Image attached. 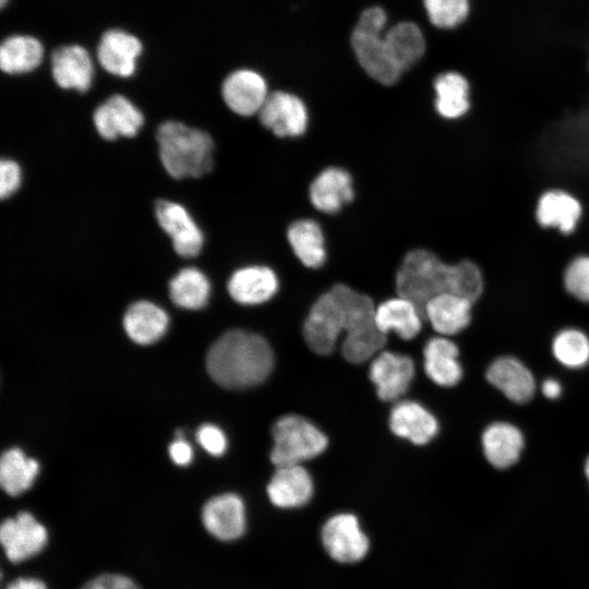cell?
<instances>
[{
	"label": "cell",
	"instance_id": "6da1fadb",
	"mask_svg": "<svg viewBox=\"0 0 589 589\" xmlns=\"http://www.w3.org/2000/svg\"><path fill=\"white\" fill-rule=\"evenodd\" d=\"M395 281L398 296L412 301L421 312L430 299L441 293H455L474 303L485 288L484 273L477 262L461 259L447 263L428 249L409 251Z\"/></svg>",
	"mask_w": 589,
	"mask_h": 589
},
{
	"label": "cell",
	"instance_id": "7a4b0ae2",
	"mask_svg": "<svg viewBox=\"0 0 589 589\" xmlns=\"http://www.w3.org/2000/svg\"><path fill=\"white\" fill-rule=\"evenodd\" d=\"M274 368V353L267 340L254 333L232 329L209 348L206 369L220 386L243 389L264 382Z\"/></svg>",
	"mask_w": 589,
	"mask_h": 589
},
{
	"label": "cell",
	"instance_id": "3957f363",
	"mask_svg": "<svg viewBox=\"0 0 589 589\" xmlns=\"http://www.w3.org/2000/svg\"><path fill=\"white\" fill-rule=\"evenodd\" d=\"M156 141L159 160L173 179L200 178L214 167V141L201 129L167 120L158 125Z\"/></svg>",
	"mask_w": 589,
	"mask_h": 589
},
{
	"label": "cell",
	"instance_id": "277c9868",
	"mask_svg": "<svg viewBox=\"0 0 589 589\" xmlns=\"http://www.w3.org/2000/svg\"><path fill=\"white\" fill-rule=\"evenodd\" d=\"M345 310L346 337L341 344L344 358L362 363L375 356L386 344V335L375 322V306L370 297L344 285H336Z\"/></svg>",
	"mask_w": 589,
	"mask_h": 589
},
{
	"label": "cell",
	"instance_id": "5b68a950",
	"mask_svg": "<svg viewBox=\"0 0 589 589\" xmlns=\"http://www.w3.org/2000/svg\"><path fill=\"white\" fill-rule=\"evenodd\" d=\"M386 13L380 7L364 10L351 35V45L362 69L383 85L397 83L401 73L390 61L384 41Z\"/></svg>",
	"mask_w": 589,
	"mask_h": 589
},
{
	"label": "cell",
	"instance_id": "8992f818",
	"mask_svg": "<svg viewBox=\"0 0 589 589\" xmlns=\"http://www.w3.org/2000/svg\"><path fill=\"white\" fill-rule=\"evenodd\" d=\"M274 445L271 460L277 467L301 465L321 455L327 447L325 434L301 416L279 418L273 429Z\"/></svg>",
	"mask_w": 589,
	"mask_h": 589
},
{
	"label": "cell",
	"instance_id": "52a82bcc",
	"mask_svg": "<svg viewBox=\"0 0 589 589\" xmlns=\"http://www.w3.org/2000/svg\"><path fill=\"white\" fill-rule=\"evenodd\" d=\"M345 312L335 286L321 294L311 306L303 325V337L317 354H329L344 332Z\"/></svg>",
	"mask_w": 589,
	"mask_h": 589
},
{
	"label": "cell",
	"instance_id": "ba28073f",
	"mask_svg": "<svg viewBox=\"0 0 589 589\" xmlns=\"http://www.w3.org/2000/svg\"><path fill=\"white\" fill-rule=\"evenodd\" d=\"M324 549L338 563H357L369 552L370 541L359 519L349 513L328 518L321 532Z\"/></svg>",
	"mask_w": 589,
	"mask_h": 589
},
{
	"label": "cell",
	"instance_id": "9c48e42d",
	"mask_svg": "<svg viewBox=\"0 0 589 589\" xmlns=\"http://www.w3.org/2000/svg\"><path fill=\"white\" fill-rule=\"evenodd\" d=\"M154 214L159 227L169 236L178 255L194 257L200 254L204 236L183 205L159 199L155 202Z\"/></svg>",
	"mask_w": 589,
	"mask_h": 589
},
{
	"label": "cell",
	"instance_id": "30bf717a",
	"mask_svg": "<svg viewBox=\"0 0 589 589\" xmlns=\"http://www.w3.org/2000/svg\"><path fill=\"white\" fill-rule=\"evenodd\" d=\"M257 115L260 122L279 137L300 136L308 128L306 106L292 93H271Z\"/></svg>",
	"mask_w": 589,
	"mask_h": 589
},
{
	"label": "cell",
	"instance_id": "8fae6325",
	"mask_svg": "<svg viewBox=\"0 0 589 589\" xmlns=\"http://www.w3.org/2000/svg\"><path fill=\"white\" fill-rule=\"evenodd\" d=\"M484 377L492 387L513 404L529 402L537 390L533 373L514 356L495 358L486 368Z\"/></svg>",
	"mask_w": 589,
	"mask_h": 589
},
{
	"label": "cell",
	"instance_id": "7c38bea8",
	"mask_svg": "<svg viewBox=\"0 0 589 589\" xmlns=\"http://www.w3.org/2000/svg\"><path fill=\"white\" fill-rule=\"evenodd\" d=\"M92 120L100 137L113 141L119 136L136 135L145 118L129 98L115 94L95 108Z\"/></svg>",
	"mask_w": 589,
	"mask_h": 589
},
{
	"label": "cell",
	"instance_id": "4fadbf2b",
	"mask_svg": "<svg viewBox=\"0 0 589 589\" xmlns=\"http://www.w3.org/2000/svg\"><path fill=\"white\" fill-rule=\"evenodd\" d=\"M0 540L7 557L14 563L39 553L47 542L46 528L32 514L20 513L5 519L0 528Z\"/></svg>",
	"mask_w": 589,
	"mask_h": 589
},
{
	"label": "cell",
	"instance_id": "5bb4252c",
	"mask_svg": "<svg viewBox=\"0 0 589 589\" xmlns=\"http://www.w3.org/2000/svg\"><path fill=\"white\" fill-rule=\"evenodd\" d=\"M264 77L250 69L231 72L221 84V97L235 113L249 117L259 113L268 97Z\"/></svg>",
	"mask_w": 589,
	"mask_h": 589
},
{
	"label": "cell",
	"instance_id": "9a60e30c",
	"mask_svg": "<svg viewBox=\"0 0 589 589\" xmlns=\"http://www.w3.org/2000/svg\"><path fill=\"white\" fill-rule=\"evenodd\" d=\"M414 372V363L408 356L383 351L372 360L369 375L380 399L394 401L408 390Z\"/></svg>",
	"mask_w": 589,
	"mask_h": 589
},
{
	"label": "cell",
	"instance_id": "2e32d148",
	"mask_svg": "<svg viewBox=\"0 0 589 589\" xmlns=\"http://www.w3.org/2000/svg\"><path fill=\"white\" fill-rule=\"evenodd\" d=\"M480 442L485 460L501 470L516 465L525 448L522 431L508 421L489 423L481 433Z\"/></svg>",
	"mask_w": 589,
	"mask_h": 589
},
{
	"label": "cell",
	"instance_id": "e0dca14e",
	"mask_svg": "<svg viewBox=\"0 0 589 589\" xmlns=\"http://www.w3.org/2000/svg\"><path fill=\"white\" fill-rule=\"evenodd\" d=\"M584 213L580 201L561 189L544 191L537 203L536 219L540 227L554 229L562 235H572Z\"/></svg>",
	"mask_w": 589,
	"mask_h": 589
},
{
	"label": "cell",
	"instance_id": "ac0fdd59",
	"mask_svg": "<svg viewBox=\"0 0 589 589\" xmlns=\"http://www.w3.org/2000/svg\"><path fill=\"white\" fill-rule=\"evenodd\" d=\"M206 530L223 541L240 538L245 530V508L233 493L217 495L206 502L202 512Z\"/></svg>",
	"mask_w": 589,
	"mask_h": 589
},
{
	"label": "cell",
	"instance_id": "d6986e66",
	"mask_svg": "<svg viewBox=\"0 0 589 589\" xmlns=\"http://www.w3.org/2000/svg\"><path fill=\"white\" fill-rule=\"evenodd\" d=\"M51 74L59 87L85 93L93 82V61L82 46H62L51 53Z\"/></svg>",
	"mask_w": 589,
	"mask_h": 589
},
{
	"label": "cell",
	"instance_id": "ffe728a7",
	"mask_svg": "<svg viewBox=\"0 0 589 589\" xmlns=\"http://www.w3.org/2000/svg\"><path fill=\"white\" fill-rule=\"evenodd\" d=\"M142 49L137 37L124 31L110 29L101 36L97 48V59L108 73L129 77L136 70V59Z\"/></svg>",
	"mask_w": 589,
	"mask_h": 589
},
{
	"label": "cell",
	"instance_id": "44dd1931",
	"mask_svg": "<svg viewBox=\"0 0 589 589\" xmlns=\"http://www.w3.org/2000/svg\"><path fill=\"white\" fill-rule=\"evenodd\" d=\"M458 346L446 336L430 338L423 349V369L426 376L441 387H454L464 375L458 359Z\"/></svg>",
	"mask_w": 589,
	"mask_h": 589
},
{
	"label": "cell",
	"instance_id": "7402d4cb",
	"mask_svg": "<svg viewBox=\"0 0 589 589\" xmlns=\"http://www.w3.org/2000/svg\"><path fill=\"white\" fill-rule=\"evenodd\" d=\"M309 197L317 211L325 214L338 213L354 197L350 173L339 167L325 168L310 184Z\"/></svg>",
	"mask_w": 589,
	"mask_h": 589
},
{
	"label": "cell",
	"instance_id": "603a6c76",
	"mask_svg": "<svg viewBox=\"0 0 589 589\" xmlns=\"http://www.w3.org/2000/svg\"><path fill=\"white\" fill-rule=\"evenodd\" d=\"M278 285L277 275L272 268L251 265L233 272L227 289L236 302L255 305L268 301L277 292Z\"/></svg>",
	"mask_w": 589,
	"mask_h": 589
},
{
	"label": "cell",
	"instance_id": "cb8c5ba5",
	"mask_svg": "<svg viewBox=\"0 0 589 589\" xmlns=\"http://www.w3.org/2000/svg\"><path fill=\"white\" fill-rule=\"evenodd\" d=\"M389 428L399 437L416 445H425L436 436L438 422L421 404L404 400L392 408Z\"/></svg>",
	"mask_w": 589,
	"mask_h": 589
},
{
	"label": "cell",
	"instance_id": "d4e9b609",
	"mask_svg": "<svg viewBox=\"0 0 589 589\" xmlns=\"http://www.w3.org/2000/svg\"><path fill=\"white\" fill-rule=\"evenodd\" d=\"M267 495L279 508L303 506L313 495L312 478L301 465L279 466L267 485Z\"/></svg>",
	"mask_w": 589,
	"mask_h": 589
},
{
	"label": "cell",
	"instance_id": "484cf974",
	"mask_svg": "<svg viewBox=\"0 0 589 589\" xmlns=\"http://www.w3.org/2000/svg\"><path fill=\"white\" fill-rule=\"evenodd\" d=\"M473 303L455 293H441L423 308V317L441 336H454L467 328L472 318Z\"/></svg>",
	"mask_w": 589,
	"mask_h": 589
},
{
	"label": "cell",
	"instance_id": "4316f807",
	"mask_svg": "<svg viewBox=\"0 0 589 589\" xmlns=\"http://www.w3.org/2000/svg\"><path fill=\"white\" fill-rule=\"evenodd\" d=\"M434 109L447 121L462 119L471 109V83L460 72L446 71L433 81Z\"/></svg>",
	"mask_w": 589,
	"mask_h": 589
},
{
	"label": "cell",
	"instance_id": "83f0119b",
	"mask_svg": "<svg viewBox=\"0 0 589 589\" xmlns=\"http://www.w3.org/2000/svg\"><path fill=\"white\" fill-rule=\"evenodd\" d=\"M423 318L421 310L412 301L400 296L382 302L375 309L378 329L384 335L394 330L405 340H410L420 333Z\"/></svg>",
	"mask_w": 589,
	"mask_h": 589
},
{
	"label": "cell",
	"instance_id": "f1b7e54d",
	"mask_svg": "<svg viewBox=\"0 0 589 589\" xmlns=\"http://www.w3.org/2000/svg\"><path fill=\"white\" fill-rule=\"evenodd\" d=\"M387 55L402 74L424 55L425 40L421 29L412 22H400L384 33Z\"/></svg>",
	"mask_w": 589,
	"mask_h": 589
},
{
	"label": "cell",
	"instance_id": "f546056e",
	"mask_svg": "<svg viewBox=\"0 0 589 589\" xmlns=\"http://www.w3.org/2000/svg\"><path fill=\"white\" fill-rule=\"evenodd\" d=\"M168 315L149 301L131 304L123 317L128 336L139 345H151L164 336L168 327Z\"/></svg>",
	"mask_w": 589,
	"mask_h": 589
},
{
	"label": "cell",
	"instance_id": "4dcf8cb0",
	"mask_svg": "<svg viewBox=\"0 0 589 589\" xmlns=\"http://www.w3.org/2000/svg\"><path fill=\"white\" fill-rule=\"evenodd\" d=\"M288 242L306 267L318 268L326 260L325 239L321 226L313 219H298L287 230Z\"/></svg>",
	"mask_w": 589,
	"mask_h": 589
},
{
	"label": "cell",
	"instance_id": "1f68e13d",
	"mask_svg": "<svg viewBox=\"0 0 589 589\" xmlns=\"http://www.w3.org/2000/svg\"><path fill=\"white\" fill-rule=\"evenodd\" d=\"M41 43L27 35L5 38L0 47V68L9 74L27 73L35 70L43 60Z\"/></svg>",
	"mask_w": 589,
	"mask_h": 589
},
{
	"label": "cell",
	"instance_id": "d6a6232c",
	"mask_svg": "<svg viewBox=\"0 0 589 589\" xmlns=\"http://www.w3.org/2000/svg\"><path fill=\"white\" fill-rule=\"evenodd\" d=\"M211 284L195 267L180 269L169 281V296L175 304L189 310L203 308L209 298Z\"/></svg>",
	"mask_w": 589,
	"mask_h": 589
},
{
	"label": "cell",
	"instance_id": "836d02e7",
	"mask_svg": "<svg viewBox=\"0 0 589 589\" xmlns=\"http://www.w3.org/2000/svg\"><path fill=\"white\" fill-rule=\"evenodd\" d=\"M38 462L27 458L20 448H11L0 460V483L10 495H19L28 490L38 473Z\"/></svg>",
	"mask_w": 589,
	"mask_h": 589
},
{
	"label": "cell",
	"instance_id": "e575fe53",
	"mask_svg": "<svg viewBox=\"0 0 589 589\" xmlns=\"http://www.w3.org/2000/svg\"><path fill=\"white\" fill-rule=\"evenodd\" d=\"M551 352L565 369H582L589 364V336L576 327L562 328L552 338Z\"/></svg>",
	"mask_w": 589,
	"mask_h": 589
},
{
	"label": "cell",
	"instance_id": "d590c367",
	"mask_svg": "<svg viewBox=\"0 0 589 589\" xmlns=\"http://www.w3.org/2000/svg\"><path fill=\"white\" fill-rule=\"evenodd\" d=\"M565 291L577 301L589 303V255L572 259L562 273Z\"/></svg>",
	"mask_w": 589,
	"mask_h": 589
},
{
	"label": "cell",
	"instance_id": "8d00e7d4",
	"mask_svg": "<svg viewBox=\"0 0 589 589\" xmlns=\"http://www.w3.org/2000/svg\"><path fill=\"white\" fill-rule=\"evenodd\" d=\"M431 23L440 28H452L462 23L469 12L468 0H423Z\"/></svg>",
	"mask_w": 589,
	"mask_h": 589
},
{
	"label": "cell",
	"instance_id": "74e56055",
	"mask_svg": "<svg viewBox=\"0 0 589 589\" xmlns=\"http://www.w3.org/2000/svg\"><path fill=\"white\" fill-rule=\"evenodd\" d=\"M200 445L211 455L220 456L227 449V438L224 432L214 424H203L196 432Z\"/></svg>",
	"mask_w": 589,
	"mask_h": 589
},
{
	"label": "cell",
	"instance_id": "f35d334b",
	"mask_svg": "<svg viewBox=\"0 0 589 589\" xmlns=\"http://www.w3.org/2000/svg\"><path fill=\"white\" fill-rule=\"evenodd\" d=\"M22 180L20 165L11 158L0 160V197H10L20 188Z\"/></svg>",
	"mask_w": 589,
	"mask_h": 589
},
{
	"label": "cell",
	"instance_id": "ab89813d",
	"mask_svg": "<svg viewBox=\"0 0 589 589\" xmlns=\"http://www.w3.org/2000/svg\"><path fill=\"white\" fill-rule=\"evenodd\" d=\"M82 589H139L129 578L121 575H101L86 582Z\"/></svg>",
	"mask_w": 589,
	"mask_h": 589
},
{
	"label": "cell",
	"instance_id": "60d3db41",
	"mask_svg": "<svg viewBox=\"0 0 589 589\" xmlns=\"http://www.w3.org/2000/svg\"><path fill=\"white\" fill-rule=\"evenodd\" d=\"M171 460L179 466H187L193 458L192 447L183 438H178L169 446Z\"/></svg>",
	"mask_w": 589,
	"mask_h": 589
},
{
	"label": "cell",
	"instance_id": "b9f144b4",
	"mask_svg": "<svg viewBox=\"0 0 589 589\" xmlns=\"http://www.w3.org/2000/svg\"><path fill=\"white\" fill-rule=\"evenodd\" d=\"M542 395L550 400H555L561 397L563 393V386L561 382L554 377H546L541 383Z\"/></svg>",
	"mask_w": 589,
	"mask_h": 589
},
{
	"label": "cell",
	"instance_id": "7bdbcfd3",
	"mask_svg": "<svg viewBox=\"0 0 589 589\" xmlns=\"http://www.w3.org/2000/svg\"><path fill=\"white\" fill-rule=\"evenodd\" d=\"M7 589H47L45 584L34 578H17Z\"/></svg>",
	"mask_w": 589,
	"mask_h": 589
},
{
	"label": "cell",
	"instance_id": "ee69618b",
	"mask_svg": "<svg viewBox=\"0 0 589 589\" xmlns=\"http://www.w3.org/2000/svg\"><path fill=\"white\" fill-rule=\"evenodd\" d=\"M584 471H585V476L587 478V481L589 483V455L587 456V458L585 460Z\"/></svg>",
	"mask_w": 589,
	"mask_h": 589
},
{
	"label": "cell",
	"instance_id": "f6af8a7d",
	"mask_svg": "<svg viewBox=\"0 0 589 589\" xmlns=\"http://www.w3.org/2000/svg\"><path fill=\"white\" fill-rule=\"evenodd\" d=\"M8 1H9V0H0V5H1V8H3V7L7 4Z\"/></svg>",
	"mask_w": 589,
	"mask_h": 589
},
{
	"label": "cell",
	"instance_id": "bcb514c9",
	"mask_svg": "<svg viewBox=\"0 0 589 589\" xmlns=\"http://www.w3.org/2000/svg\"><path fill=\"white\" fill-rule=\"evenodd\" d=\"M588 69H589V60H588Z\"/></svg>",
	"mask_w": 589,
	"mask_h": 589
}]
</instances>
